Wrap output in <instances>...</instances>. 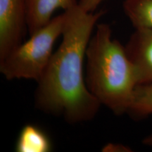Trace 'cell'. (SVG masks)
Segmentation results:
<instances>
[{"label":"cell","mask_w":152,"mask_h":152,"mask_svg":"<svg viewBox=\"0 0 152 152\" xmlns=\"http://www.w3.org/2000/svg\"><path fill=\"white\" fill-rule=\"evenodd\" d=\"M64 11L61 42L37 83L35 106L76 124L92 120L102 106L87 88L83 66L93 30L105 11L87 12L78 4Z\"/></svg>","instance_id":"cell-1"},{"label":"cell","mask_w":152,"mask_h":152,"mask_svg":"<svg viewBox=\"0 0 152 152\" xmlns=\"http://www.w3.org/2000/svg\"><path fill=\"white\" fill-rule=\"evenodd\" d=\"M86 77L88 90L116 115L128 113L137 77L124 45L112 38L107 23L96 26L86 50Z\"/></svg>","instance_id":"cell-2"},{"label":"cell","mask_w":152,"mask_h":152,"mask_svg":"<svg viewBox=\"0 0 152 152\" xmlns=\"http://www.w3.org/2000/svg\"><path fill=\"white\" fill-rule=\"evenodd\" d=\"M66 18L65 11L54 17L0 61V72L6 79L39 80L54 54L55 42L61 37Z\"/></svg>","instance_id":"cell-3"},{"label":"cell","mask_w":152,"mask_h":152,"mask_svg":"<svg viewBox=\"0 0 152 152\" xmlns=\"http://www.w3.org/2000/svg\"><path fill=\"white\" fill-rule=\"evenodd\" d=\"M26 30L25 0H0V61L23 42Z\"/></svg>","instance_id":"cell-4"},{"label":"cell","mask_w":152,"mask_h":152,"mask_svg":"<svg viewBox=\"0 0 152 152\" xmlns=\"http://www.w3.org/2000/svg\"><path fill=\"white\" fill-rule=\"evenodd\" d=\"M125 47L135 69L138 85L152 84V29H135Z\"/></svg>","instance_id":"cell-5"},{"label":"cell","mask_w":152,"mask_h":152,"mask_svg":"<svg viewBox=\"0 0 152 152\" xmlns=\"http://www.w3.org/2000/svg\"><path fill=\"white\" fill-rule=\"evenodd\" d=\"M78 4V0H25L27 30L31 35L53 18L57 9L68 10Z\"/></svg>","instance_id":"cell-6"},{"label":"cell","mask_w":152,"mask_h":152,"mask_svg":"<svg viewBox=\"0 0 152 152\" xmlns=\"http://www.w3.org/2000/svg\"><path fill=\"white\" fill-rule=\"evenodd\" d=\"M15 149L18 152H49L52 149V144L46 133L30 124L22 128Z\"/></svg>","instance_id":"cell-7"},{"label":"cell","mask_w":152,"mask_h":152,"mask_svg":"<svg viewBox=\"0 0 152 152\" xmlns=\"http://www.w3.org/2000/svg\"><path fill=\"white\" fill-rule=\"evenodd\" d=\"M123 7L134 29H152V0H125Z\"/></svg>","instance_id":"cell-8"},{"label":"cell","mask_w":152,"mask_h":152,"mask_svg":"<svg viewBox=\"0 0 152 152\" xmlns=\"http://www.w3.org/2000/svg\"><path fill=\"white\" fill-rule=\"evenodd\" d=\"M128 113L136 118H144L152 115V84L137 87Z\"/></svg>","instance_id":"cell-9"},{"label":"cell","mask_w":152,"mask_h":152,"mask_svg":"<svg viewBox=\"0 0 152 152\" xmlns=\"http://www.w3.org/2000/svg\"><path fill=\"white\" fill-rule=\"evenodd\" d=\"M104 0H78V4L87 12H94Z\"/></svg>","instance_id":"cell-10"},{"label":"cell","mask_w":152,"mask_h":152,"mask_svg":"<svg viewBox=\"0 0 152 152\" xmlns=\"http://www.w3.org/2000/svg\"><path fill=\"white\" fill-rule=\"evenodd\" d=\"M143 144L147 146H152V133L144 138Z\"/></svg>","instance_id":"cell-11"}]
</instances>
